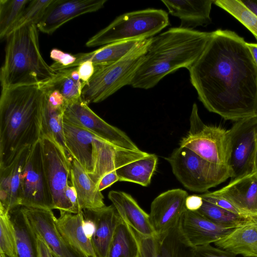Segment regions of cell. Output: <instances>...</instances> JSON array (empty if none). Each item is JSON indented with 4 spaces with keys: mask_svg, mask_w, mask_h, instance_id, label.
I'll return each mask as SVG.
<instances>
[{
    "mask_svg": "<svg viewBox=\"0 0 257 257\" xmlns=\"http://www.w3.org/2000/svg\"><path fill=\"white\" fill-rule=\"evenodd\" d=\"M64 119L85 129L113 146L126 150H140L125 133L98 116L81 97L66 103Z\"/></svg>",
    "mask_w": 257,
    "mask_h": 257,
    "instance_id": "cell-11",
    "label": "cell"
},
{
    "mask_svg": "<svg viewBox=\"0 0 257 257\" xmlns=\"http://www.w3.org/2000/svg\"><path fill=\"white\" fill-rule=\"evenodd\" d=\"M140 243L135 230L122 219L118 223L106 257H140Z\"/></svg>",
    "mask_w": 257,
    "mask_h": 257,
    "instance_id": "cell-31",
    "label": "cell"
},
{
    "mask_svg": "<svg viewBox=\"0 0 257 257\" xmlns=\"http://www.w3.org/2000/svg\"><path fill=\"white\" fill-rule=\"evenodd\" d=\"M200 196L205 201L209 202L233 213L240 215L239 212L235 207L228 201L223 198L214 195L210 192L205 193L200 195Z\"/></svg>",
    "mask_w": 257,
    "mask_h": 257,
    "instance_id": "cell-41",
    "label": "cell"
},
{
    "mask_svg": "<svg viewBox=\"0 0 257 257\" xmlns=\"http://www.w3.org/2000/svg\"><path fill=\"white\" fill-rule=\"evenodd\" d=\"M210 193L228 201L241 216L257 220V169L231 179L228 184Z\"/></svg>",
    "mask_w": 257,
    "mask_h": 257,
    "instance_id": "cell-14",
    "label": "cell"
},
{
    "mask_svg": "<svg viewBox=\"0 0 257 257\" xmlns=\"http://www.w3.org/2000/svg\"><path fill=\"white\" fill-rule=\"evenodd\" d=\"M199 100L210 112L234 122L257 116V66L244 39L218 29L188 69Z\"/></svg>",
    "mask_w": 257,
    "mask_h": 257,
    "instance_id": "cell-1",
    "label": "cell"
},
{
    "mask_svg": "<svg viewBox=\"0 0 257 257\" xmlns=\"http://www.w3.org/2000/svg\"><path fill=\"white\" fill-rule=\"evenodd\" d=\"M196 257H235L230 252L215 247L210 244L195 247Z\"/></svg>",
    "mask_w": 257,
    "mask_h": 257,
    "instance_id": "cell-40",
    "label": "cell"
},
{
    "mask_svg": "<svg viewBox=\"0 0 257 257\" xmlns=\"http://www.w3.org/2000/svg\"><path fill=\"white\" fill-rule=\"evenodd\" d=\"M56 226L64 242L82 257H96L84 227L83 211L76 214L60 212Z\"/></svg>",
    "mask_w": 257,
    "mask_h": 257,
    "instance_id": "cell-20",
    "label": "cell"
},
{
    "mask_svg": "<svg viewBox=\"0 0 257 257\" xmlns=\"http://www.w3.org/2000/svg\"><path fill=\"white\" fill-rule=\"evenodd\" d=\"M29 0L0 1V38L6 39Z\"/></svg>",
    "mask_w": 257,
    "mask_h": 257,
    "instance_id": "cell-34",
    "label": "cell"
},
{
    "mask_svg": "<svg viewBox=\"0 0 257 257\" xmlns=\"http://www.w3.org/2000/svg\"><path fill=\"white\" fill-rule=\"evenodd\" d=\"M188 193L181 189H173L157 196L151 204L149 214L156 233L167 231L176 226L187 210L185 202Z\"/></svg>",
    "mask_w": 257,
    "mask_h": 257,
    "instance_id": "cell-15",
    "label": "cell"
},
{
    "mask_svg": "<svg viewBox=\"0 0 257 257\" xmlns=\"http://www.w3.org/2000/svg\"><path fill=\"white\" fill-rule=\"evenodd\" d=\"M179 224L183 235L194 247L214 243L234 229L219 225L198 211L188 210L182 215Z\"/></svg>",
    "mask_w": 257,
    "mask_h": 257,
    "instance_id": "cell-18",
    "label": "cell"
},
{
    "mask_svg": "<svg viewBox=\"0 0 257 257\" xmlns=\"http://www.w3.org/2000/svg\"><path fill=\"white\" fill-rule=\"evenodd\" d=\"M135 232L140 243V257H196L195 247L183 235L179 223L167 231L152 236Z\"/></svg>",
    "mask_w": 257,
    "mask_h": 257,
    "instance_id": "cell-13",
    "label": "cell"
},
{
    "mask_svg": "<svg viewBox=\"0 0 257 257\" xmlns=\"http://www.w3.org/2000/svg\"><path fill=\"white\" fill-rule=\"evenodd\" d=\"M246 45L252 56V58L257 66V43H247Z\"/></svg>",
    "mask_w": 257,
    "mask_h": 257,
    "instance_id": "cell-49",
    "label": "cell"
},
{
    "mask_svg": "<svg viewBox=\"0 0 257 257\" xmlns=\"http://www.w3.org/2000/svg\"><path fill=\"white\" fill-rule=\"evenodd\" d=\"M0 257H8V256L3 253H0Z\"/></svg>",
    "mask_w": 257,
    "mask_h": 257,
    "instance_id": "cell-50",
    "label": "cell"
},
{
    "mask_svg": "<svg viewBox=\"0 0 257 257\" xmlns=\"http://www.w3.org/2000/svg\"><path fill=\"white\" fill-rule=\"evenodd\" d=\"M38 28L28 25L6 38L5 56L0 72L2 89L42 85L57 74L40 52Z\"/></svg>",
    "mask_w": 257,
    "mask_h": 257,
    "instance_id": "cell-4",
    "label": "cell"
},
{
    "mask_svg": "<svg viewBox=\"0 0 257 257\" xmlns=\"http://www.w3.org/2000/svg\"><path fill=\"white\" fill-rule=\"evenodd\" d=\"M50 57L55 61L50 66L55 71L70 68L76 60L75 55L64 52L57 48L51 51Z\"/></svg>",
    "mask_w": 257,
    "mask_h": 257,
    "instance_id": "cell-39",
    "label": "cell"
},
{
    "mask_svg": "<svg viewBox=\"0 0 257 257\" xmlns=\"http://www.w3.org/2000/svg\"><path fill=\"white\" fill-rule=\"evenodd\" d=\"M93 136L94 167L89 176L97 186L107 173L149 155L141 150L133 151L115 147Z\"/></svg>",
    "mask_w": 257,
    "mask_h": 257,
    "instance_id": "cell-17",
    "label": "cell"
},
{
    "mask_svg": "<svg viewBox=\"0 0 257 257\" xmlns=\"http://www.w3.org/2000/svg\"><path fill=\"white\" fill-rule=\"evenodd\" d=\"M64 109V108L55 107L50 105L43 91L41 136H47L54 140L71 158L67 150L65 142Z\"/></svg>",
    "mask_w": 257,
    "mask_h": 257,
    "instance_id": "cell-32",
    "label": "cell"
},
{
    "mask_svg": "<svg viewBox=\"0 0 257 257\" xmlns=\"http://www.w3.org/2000/svg\"><path fill=\"white\" fill-rule=\"evenodd\" d=\"M37 243L38 257H54L52 250L48 244L38 236H37Z\"/></svg>",
    "mask_w": 257,
    "mask_h": 257,
    "instance_id": "cell-46",
    "label": "cell"
},
{
    "mask_svg": "<svg viewBox=\"0 0 257 257\" xmlns=\"http://www.w3.org/2000/svg\"><path fill=\"white\" fill-rule=\"evenodd\" d=\"M62 257H82L70 247L66 244L64 241L62 245Z\"/></svg>",
    "mask_w": 257,
    "mask_h": 257,
    "instance_id": "cell-47",
    "label": "cell"
},
{
    "mask_svg": "<svg viewBox=\"0 0 257 257\" xmlns=\"http://www.w3.org/2000/svg\"><path fill=\"white\" fill-rule=\"evenodd\" d=\"M43 90L40 85L2 89L0 168L12 164L41 138Z\"/></svg>",
    "mask_w": 257,
    "mask_h": 257,
    "instance_id": "cell-2",
    "label": "cell"
},
{
    "mask_svg": "<svg viewBox=\"0 0 257 257\" xmlns=\"http://www.w3.org/2000/svg\"><path fill=\"white\" fill-rule=\"evenodd\" d=\"M85 216L94 223L91 239L96 257H106L115 229L122 219L113 205L94 209L83 210Z\"/></svg>",
    "mask_w": 257,
    "mask_h": 257,
    "instance_id": "cell-19",
    "label": "cell"
},
{
    "mask_svg": "<svg viewBox=\"0 0 257 257\" xmlns=\"http://www.w3.org/2000/svg\"><path fill=\"white\" fill-rule=\"evenodd\" d=\"M70 179L76 190L81 210L97 209L105 206L101 192L81 165L73 159Z\"/></svg>",
    "mask_w": 257,
    "mask_h": 257,
    "instance_id": "cell-27",
    "label": "cell"
},
{
    "mask_svg": "<svg viewBox=\"0 0 257 257\" xmlns=\"http://www.w3.org/2000/svg\"><path fill=\"white\" fill-rule=\"evenodd\" d=\"M211 32L173 27L152 37L131 85L148 89L177 70L188 69L204 50Z\"/></svg>",
    "mask_w": 257,
    "mask_h": 257,
    "instance_id": "cell-3",
    "label": "cell"
},
{
    "mask_svg": "<svg viewBox=\"0 0 257 257\" xmlns=\"http://www.w3.org/2000/svg\"><path fill=\"white\" fill-rule=\"evenodd\" d=\"M203 201L200 195H188L185 202L186 209L191 211H197L202 205Z\"/></svg>",
    "mask_w": 257,
    "mask_h": 257,
    "instance_id": "cell-44",
    "label": "cell"
},
{
    "mask_svg": "<svg viewBox=\"0 0 257 257\" xmlns=\"http://www.w3.org/2000/svg\"><path fill=\"white\" fill-rule=\"evenodd\" d=\"M152 38L141 43L121 60L105 66H95V71L84 86L81 98L88 105L101 102L122 87L131 84L134 76L151 43Z\"/></svg>",
    "mask_w": 257,
    "mask_h": 257,
    "instance_id": "cell-6",
    "label": "cell"
},
{
    "mask_svg": "<svg viewBox=\"0 0 257 257\" xmlns=\"http://www.w3.org/2000/svg\"><path fill=\"white\" fill-rule=\"evenodd\" d=\"M22 207L36 235L44 240L54 254L62 257L63 241L52 210Z\"/></svg>",
    "mask_w": 257,
    "mask_h": 257,
    "instance_id": "cell-26",
    "label": "cell"
},
{
    "mask_svg": "<svg viewBox=\"0 0 257 257\" xmlns=\"http://www.w3.org/2000/svg\"><path fill=\"white\" fill-rule=\"evenodd\" d=\"M214 4L239 21L253 35L257 41V16L240 0H216Z\"/></svg>",
    "mask_w": 257,
    "mask_h": 257,
    "instance_id": "cell-36",
    "label": "cell"
},
{
    "mask_svg": "<svg viewBox=\"0 0 257 257\" xmlns=\"http://www.w3.org/2000/svg\"><path fill=\"white\" fill-rule=\"evenodd\" d=\"M16 235L18 257H38L37 236L21 206L10 211Z\"/></svg>",
    "mask_w": 257,
    "mask_h": 257,
    "instance_id": "cell-29",
    "label": "cell"
},
{
    "mask_svg": "<svg viewBox=\"0 0 257 257\" xmlns=\"http://www.w3.org/2000/svg\"><path fill=\"white\" fill-rule=\"evenodd\" d=\"M214 243L236 255L257 257V220L246 221Z\"/></svg>",
    "mask_w": 257,
    "mask_h": 257,
    "instance_id": "cell-25",
    "label": "cell"
},
{
    "mask_svg": "<svg viewBox=\"0 0 257 257\" xmlns=\"http://www.w3.org/2000/svg\"><path fill=\"white\" fill-rule=\"evenodd\" d=\"M64 133L67 150L88 175L94 170L93 134L64 119Z\"/></svg>",
    "mask_w": 257,
    "mask_h": 257,
    "instance_id": "cell-23",
    "label": "cell"
},
{
    "mask_svg": "<svg viewBox=\"0 0 257 257\" xmlns=\"http://www.w3.org/2000/svg\"><path fill=\"white\" fill-rule=\"evenodd\" d=\"M189 122V131L180 141V147L190 149L211 163L228 166L230 150L229 131L205 124L199 115L195 103L192 105Z\"/></svg>",
    "mask_w": 257,
    "mask_h": 257,
    "instance_id": "cell-8",
    "label": "cell"
},
{
    "mask_svg": "<svg viewBox=\"0 0 257 257\" xmlns=\"http://www.w3.org/2000/svg\"><path fill=\"white\" fill-rule=\"evenodd\" d=\"M77 68L80 79L85 86L94 75L95 66L91 61H86L80 64Z\"/></svg>",
    "mask_w": 257,
    "mask_h": 257,
    "instance_id": "cell-42",
    "label": "cell"
},
{
    "mask_svg": "<svg viewBox=\"0 0 257 257\" xmlns=\"http://www.w3.org/2000/svg\"><path fill=\"white\" fill-rule=\"evenodd\" d=\"M241 3L257 16V0H240Z\"/></svg>",
    "mask_w": 257,
    "mask_h": 257,
    "instance_id": "cell-48",
    "label": "cell"
},
{
    "mask_svg": "<svg viewBox=\"0 0 257 257\" xmlns=\"http://www.w3.org/2000/svg\"><path fill=\"white\" fill-rule=\"evenodd\" d=\"M203 200L202 205L197 211L209 220L219 225L234 228L246 221L250 220L203 199Z\"/></svg>",
    "mask_w": 257,
    "mask_h": 257,
    "instance_id": "cell-35",
    "label": "cell"
},
{
    "mask_svg": "<svg viewBox=\"0 0 257 257\" xmlns=\"http://www.w3.org/2000/svg\"><path fill=\"white\" fill-rule=\"evenodd\" d=\"M53 254H54V257H58L57 255H55V254H54V253H53Z\"/></svg>",
    "mask_w": 257,
    "mask_h": 257,
    "instance_id": "cell-51",
    "label": "cell"
},
{
    "mask_svg": "<svg viewBox=\"0 0 257 257\" xmlns=\"http://www.w3.org/2000/svg\"><path fill=\"white\" fill-rule=\"evenodd\" d=\"M106 0H53L37 25L38 29L52 34L70 20L101 9Z\"/></svg>",
    "mask_w": 257,
    "mask_h": 257,
    "instance_id": "cell-16",
    "label": "cell"
},
{
    "mask_svg": "<svg viewBox=\"0 0 257 257\" xmlns=\"http://www.w3.org/2000/svg\"><path fill=\"white\" fill-rule=\"evenodd\" d=\"M158 157L149 154L146 157L128 163L116 170L119 181H126L147 187L156 171Z\"/></svg>",
    "mask_w": 257,
    "mask_h": 257,
    "instance_id": "cell-30",
    "label": "cell"
},
{
    "mask_svg": "<svg viewBox=\"0 0 257 257\" xmlns=\"http://www.w3.org/2000/svg\"><path fill=\"white\" fill-rule=\"evenodd\" d=\"M108 197L121 219L136 232L144 236L156 232L147 213L129 194L120 191H110Z\"/></svg>",
    "mask_w": 257,
    "mask_h": 257,
    "instance_id": "cell-22",
    "label": "cell"
},
{
    "mask_svg": "<svg viewBox=\"0 0 257 257\" xmlns=\"http://www.w3.org/2000/svg\"><path fill=\"white\" fill-rule=\"evenodd\" d=\"M0 253L18 257L15 228L9 211L0 205Z\"/></svg>",
    "mask_w": 257,
    "mask_h": 257,
    "instance_id": "cell-37",
    "label": "cell"
},
{
    "mask_svg": "<svg viewBox=\"0 0 257 257\" xmlns=\"http://www.w3.org/2000/svg\"><path fill=\"white\" fill-rule=\"evenodd\" d=\"M20 206L54 209L43 166L41 139L31 147L24 168Z\"/></svg>",
    "mask_w": 257,
    "mask_h": 257,
    "instance_id": "cell-12",
    "label": "cell"
},
{
    "mask_svg": "<svg viewBox=\"0 0 257 257\" xmlns=\"http://www.w3.org/2000/svg\"><path fill=\"white\" fill-rule=\"evenodd\" d=\"M41 142L43 166L54 209L76 214L66 196L72 158L52 139L42 136Z\"/></svg>",
    "mask_w": 257,
    "mask_h": 257,
    "instance_id": "cell-9",
    "label": "cell"
},
{
    "mask_svg": "<svg viewBox=\"0 0 257 257\" xmlns=\"http://www.w3.org/2000/svg\"><path fill=\"white\" fill-rule=\"evenodd\" d=\"M30 148L24 150L10 165L0 168V205L9 212L20 206L22 173Z\"/></svg>",
    "mask_w": 257,
    "mask_h": 257,
    "instance_id": "cell-21",
    "label": "cell"
},
{
    "mask_svg": "<svg viewBox=\"0 0 257 257\" xmlns=\"http://www.w3.org/2000/svg\"><path fill=\"white\" fill-rule=\"evenodd\" d=\"M57 72L56 75L45 84L58 90L66 102L81 98L84 85L80 79L77 67Z\"/></svg>",
    "mask_w": 257,
    "mask_h": 257,
    "instance_id": "cell-33",
    "label": "cell"
},
{
    "mask_svg": "<svg viewBox=\"0 0 257 257\" xmlns=\"http://www.w3.org/2000/svg\"><path fill=\"white\" fill-rule=\"evenodd\" d=\"M256 165H257V156H256Z\"/></svg>",
    "mask_w": 257,
    "mask_h": 257,
    "instance_id": "cell-52",
    "label": "cell"
},
{
    "mask_svg": "<svg viewBox=\"0 0 257 257\" xmlns=\"http://www.w3.org/2000/svg\"><path fill=\"white\" fill-rule=\"evenodd\" d=\"M228 131V166L233 179L257 169V116L235 122Z\"/></svg>",
    "mask_w": 257,
    "mask_h": 257,
    "instance_id": "cell-10",
    "label": "cell"
},
{
    "mask_svg": "<svg viewBox=\"0 0 257 257\" xmlns=\"http://www.w3.org/2000/svg\"><path fill=\"white\" fill-rule=\"evenodd\" d=\"M214 1H161L169 14L180 20L179 27L189 30L205 26L211 23L210 14Z\"/></svg>",
    "mask_w": 257,
    "mask_h": 257,
    "instance_id": "cell-24",
    "label": "cell"
},
{
    "mask_svg": "<svg viewBox=\"0 0 257 257\" xmlns=\"http://www.w3.org/2000/svg\"><path fill=\"white\" fill-rule=\"evenodd\" d=\"M118 181H119V178L115 170L103 176L99 182L97 187L98 190L101 192Z\"/></svg>",
    "mask_w": 257,
    "mask_h": 257,
    "instance_id": "cell-43",
    "label": "cell"
},
{
    "mask_svg": "<svg viewBox=\"0 0 257 257\" xmlns=\"http://www.w3.org/2000/svg\"><path fill=\"white\" fill-rule=\"evenodd\" d=\"M166 160L177 180L193 192H206L232 177L228 166L211 163L185 147L175 149Z\"/></svg>",
    "mask_w": 257,
    "mask_h": 257,
    "instance_id": "cell-7",
    "label": "cell"
},
{
    "mask_svg": "<svg viewBox=\"0 0 257 257\" xmlns=\"http://www.w3.org/2000/svg\"><path fill=\"white\" fill-rule=\"evenodd\" d=\"M53 1H30L23 10L19 20L13 27L11 33L26 25H37L42 19L48 8Z\"/></svg>",
    "mask_w": 257,
    "mask_h": 257,
    "instance_id": "cell-38",
    "label": "cell"
},
{
    "mask_svg": "<svg viewBox=\"0 0 257 257\" xmlns=\"http://www.w3.org/2000/svg\"><path fill=\"white\" fill-rule=\"evenodd\" d=\"M144 40L115 42L104 45L90 52L74 54L76 60L70 68L76 67L86 61H91L95 66L98 67L113 64L123 58L139 45Z\"/></svg>",
    "mask_w": 257,
    "mask_h": 257,
    "instance_id": "cell-28",
    "label": "cell"
},
{
    "mask_svg": "<svg viewBox=\"0 0 257 257\" xmlns=\"http://www.w3.org/2000/svg\"><path fill=\"white\" fill-rule=\"evenodd\" d=\"M169 25L168 14L162 9L148 8L128 12L116 17L86 42L88 47L115 42L153 37Z\"/></svg>",
    "mask_w": 257,
    "mask_h": 257,
    "instance_id": "cell-5",
    "label": "cell"
},
{
    "mask_svg": "<svg viewBox=\"0 0 257 257\" xmlns=\"http://www.w3.org/2000/svg\"><path fill=\"white\" fill-rule=\"evenodd\" d=\"M66 196L69 202L73 206L76 213L81 211L79 207L76 190L71 184H69L67 187Z\"/></svg>",
    "mask_w": 257,
    "mask_h": 257,
    "instance_id": "cell-45",
    "label": "cell"
}]
</instances>
